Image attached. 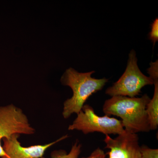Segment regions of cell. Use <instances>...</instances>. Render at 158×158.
Returning a JSON list of instances; mask_svg holds the SVG:
<instances>
[{
  "label": "cell",
  "instance_id": "4fadbf2b",
  "mask_svg": "<svg viewBox=\"0 0 158 158\" xmlns=\"http://www.w3.org/2000/svg\"><path fill=\"white\" fill-rule=\"evenodd\" d=\"M106 156V155L102 149L100 148H98L90 154V156L81 158H105Z\"/></svg>",
  "mask_w": 158,
  "mask_h": 158
},
{
  "label": "cell",
  "instance_id": "7c38bea8",
  "mask_svg": "<svg viewBox=\"0 0 158 158\" xmlns=\"http://www.w3.org/2000/svg\"><path fill=\"white\" fill-rule=\"evenodd\" d=\"M148 73L149 77L153 81L158 80V60L156 62L150 63V67L148 69Z\"/></svg>",
  "mask_w": 158,
  "mask_h": 158
},
{
  "label": "cell",
  "instance_id": "6da1fadb",
  "mask_svg": "<svg viewBox=\"0 0 158 158\" xmlns=\"http://www.w3.org/2000/svg\"><path fill=\"white\" fill-rule=\"evenodd\" d=\"M150 99L147 94L139 98L112 97L105 102L103 112L105 115L121 118L123 126L129 132H148L150 129L146 109Z\"/></svg>",
  "mask_w": 158,
  "mask_h": 158
},
{
  "label": "cell",
  "instance_id": "8992f818",
  "mask_svg": "<svg viewBox=\"0 0 158 158\" xmlns=\"http://www.w3.org/2000/svg\"><path fill=\"white\" fill-rule=\"evenodd\" d=\"M104 141L106 148L110 150L106 153L109 158H141L139 138L137 134L124 132L113 138L106 135Z\"/></svg>",
  "mask_w": 158,
  "mask_h": 158
},
{
  "label": "cell",
  "instance_id": "7a4b0ae2",
  "mask_svg": "<svg viewBox=\"0 0 158 158\" xmlns=\"http://www.w3.org/2000/svg\"><path fill=\"white\" fill-rule=\"evenodd\" d=\"M94 71L79 73L73 68L66 69L61 79L62 85L71 88L73 95L65 101L62 116L68 118L73 113L82 110L87 100L93 94L101 90L108 81L106 78L96 79L91 77Z\"/></svg>",
  "mask_w": 158,
  "mask_h": 158
},
{
  "label": "cell",
  "instance_id": "30bf717a",
  "mask_svg": "<svg viewBox=\"0 0 158 158\" xmlns=\"http://www.w3.org/2000/svg\"><path fill=\"white\" fill-rule=\"evenodd\" d=\"M141 158H158V149L150 148L145 145L140 146Z\"/></svg>",
  "mask_w": 158,
  "mask_h": 158
},
{
  "label": "cell",
  "instance_id": "3957f363",
  "mask_svg": "<svg viewBox=\"0 0 158 158\" xmlns=\"http://www.w3.org/2000/svg\"><path fill=\"white\" fill-rule=\"evenodd\" d=\"M135 51L129 54L126 69L120 78L107 89L106 94L111 97L122 96L135 98L141 92L144 86L154 84L149 77L141 72L137 64Z\"/></svg>",
  "mask_w": 158,
  "mask_h": 158
},
{
  "label": "cell",
  "instance_id": "52a82bcc",
  "mask_svg": "<svg viewBox=\"0 0 158 158\" xmlns=\"http://www.w3.org/2000/svg\"><path fill=\"white\" fill-rule=\"evenodd\" d=\"M19 134H14L8 138H4L2 146L6 156L0 158H41L46 151L54 144L66 139L67 135L62 136L56 141L44 145H35L28 147H23L18 139Z\"/></svg>",
  "mask_w": 158,
  "mask_h": 158
},
{
  "label": "cell",
  "instance_id": "8fae6325",
  "mask_svg": "<svg viewBox=\"0 0 158 158\" xmlns=\"http://www.w3.org/2000/svg\"><path fill=\"white\" fill-rule=\"evenodd\" d=\"M149 39L153 42L154 45L158 40V19H156L151 26V31L149 34Z\"/></svg>",
  "mask_w": 158,
  "mask_h": 158
},
{
  "label": "cell",
  "instance_id": "5b68a950",
  "mask_svg": "<svg viewBox=\"0 0 158 158\" xmlns=\"http://www.w3.org/2000/svg\"><path fill=\"white\" fill-rule=\"evenodd\" d=\"M35 132L23 110L13 104L0 107V157L6 156L1 141L14 134L32 135Z\"/></svg>",
  "mask_w": 158,
  "mask_h": 158
},
{
  "label": "cell",
  "instance_id": "277c9868",
  "mask_svg": "<svg viewBox=\"0 0 158 158\" xmlns=\"http://www.w3.org/2000/svg\"><path fill=\"white\" fill-rule=\"evenodd\" d=\"M68 130L81 131L85 135L99 132L105 135H119L125 131L121 120L107 115L98 116L93 108L88 104L83 106Z\"/></svg>",
  "mask_w": 158,
  "mask_h": 158
},
{
  "label": "cell",
  "instance_id": "9c48e42d",
  "mask_svg": "<svg viewBox=\"0 0 158 158\" xmlns=\"http://www.w3.org/2000/svg\"><path fill=\"white\" fill-rule=\"evenodd\" d=\"M81 144L77 140L69 153L63 150H55L51 153V157L52 158H78L81 154Z\"/></svg>",
  "mask_w": 158,
  "mask_h": 158
},
{
  "label": "cell",
  "instance_id": "ba28073f",
  "mask_svg": "<svg viewBox=\"0 0 158 158\" xmlns=\"http://www.w3.org/2000/svg\"><path fill=\"white\" fill-rule=\"evenodd\" d=\"M155 89L153 96L146 106L150 129L156 130L158 127V80L154 81Z\"/></svg>",
  "mask_w": 158,
  "mask_h": 158
}]
</instances>
